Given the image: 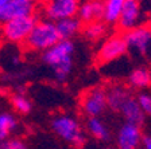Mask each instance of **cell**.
<instances>
[{"mask_svg": "<svg viewBox=\"0 0 151 149\" xmlns=\"http://www.w3.org/2000/svg\"><path fill=\"white\" fill-rule=\"evenodd\" d=\"M76 53V44L73 41H60L55 46L41 54L43 65L51 68L57 82L63 83L69 79L73 71V58Z\"/></svg>", "mask_w": 151, "mask_h": 149, "instance_id": "cell-1", "label": "cell"}, {"mask_svg": "<svg viewBox=\"0 0 151 149\" xmlns=\"http://www.w3.org/2000/svg\"><path fill=\"white\" fill-rule=\"evenodd\" d=\"M50 128L57 137L66 144L80 148L86 143L85 129L77 117L68 113L55 114L50 121Z\"/></svg>", "mask_w": 151, "mask_h": 149, "instance_id": "cell-2", "label": "cell"}, {"mask_svg": "<svg viewBox=\"0 0 151 149\" xmlns=\"http://www.w3.org/2000/svg\"><path fill=\"white\" fill-rule=\"evenodd\" d=\"M60 41L61 39L57 31L55 23L46 20V19H38L28 38L26 39L24 46L30 51L42 54L46 50L55 46Z\"/></svg>", "mask_w": 151, "mask_h": 149, "instance_id": "cell-3", "label": "cell"}, {"mask_svg": "<svg viewBox=\"0 0 151 149\" xmlns=\"http://www.w3.org/2000/svg\"><path fill=\"white\" fill-rule=\"evenodd\" d=\"M127 54L135 59L151 62V30L147 24L139 26L123 34Z\"/></svg>", "mask_w": 151, "mask_h": 149, "instance_id": "cell-4", "label": "cell"}, {"mask_svg": "<svg viewBox=\"0 0 151 149\" xmlns=\"http://www.w3.org/2000/svg\"><path fill=\"white\" fill-rule=\"evenodd\" d=\"M39 15L34 14V15L23 16V18L14 19L11 22L6 23V24L0 26V34L6 42L8 43H15V44H24L26 39L28 38L31 30L34 28L35 23L38 22Z\"/></svg>", "mask_w": 151, "mask_h": 149, "instance_id": "cell-5", "label": "cell"}, {"mask_svg": "<svg viewBox=\"0 0 151 149\" xmlns=\"http://www.w3.org/2000/svg\"><path fill=\"white\" fill-rule=\"evenodd\" d=\"M107 91L103 86H94L85 90L80 97V110L86 118L101 117L107 112Z\"/></svg>", "mask_w": 151, "mask_h": 149, "instance_id": "cell-6", "label": "cell"}, {"mask_svg": "<svg viewBox=\"0 0 151 149\" xmlns=\"http://www.w3.org/2000/svg\"><path fill=\"white\" fill-rule=\"evenodd\" d=\"M127 54V46L123 34L108 35L99 47L96 53V61L100 65H108L115 61L124 58Z\"/></svg>", "mask_w": 151, "mask_h": 149, "instance_id": "cell-7", "label": "cell"}, {"mask_svg": "<svg viewBox=\"0 0 151 149\" xmlns=\"http://www.w3.org/2000/svg\"><path fill=\"white\" fill-rule=\"evenodd\" d=\"M80 1L77 0H51L42 3L41 14L46 20L58 23L69 18H76Z\"/></svg>", "mask_w": 151, "mask_h": 149, "instance_id": "cell-8", "label": "cell"}, {"mask_svg": "<svg viewBox=\"0 0 151 149\" xmlns=\"http://www.w3.org/2000/svg\"><path fill=\"white\" fill-rule=\"evenodd\" d=\"M146 19H147V14H146L140 1H138V0H124L122 15H120V19L116 26L124 34V32L131 31L139 26L146 24Z\"/></svg>", "mask_w": 151, "mask_h": 149, "instance_id": "cell-9", "label": "cell"}, {"mask_svg": "<svg viewBox=\"0 0 151 149\" xmlns=\"http://www.w3.org/2000/svg\"><path fill=\"white\" fill-rule=\"evenodd\" d=\"M37 12V3L32 0H0V26Z\"/></svg>", "mask_w": 151, "mask_h": 149, "instance_id": "cell-10", "label": "cell"}, {"mask_svg": "<svg viewBox=\"0 0 151 149\" xmlns=\"http://www.w3.org/2000/svg\"><path fill=\"white\" fill-rule=\"evenodd\" d=\"M142 133L140 126L128 122H123L115 134L116 149H140L142 145Z\"/></svg>", "mask_w": 151, "mask_h": 149, "instance_id": "cell-11", "label": "cell"}, {"mask_svg": "<svg viewBox=\"0 0 151 149\" xmlns=\"http://www.w3.org/2000/svg\"><path fill=\"white\" fill-rule=\"evenodd\" d=\"M103 11H104V1L100 0H88L82 1L78 6L77 11V19L84 24H89L92 22L103 20Z\"/></svg>", "mask_w": 151, "mask_h": 149, "instance_id": "cell-12", "label": "cell"}, {"mask_svg": "<svg viewBox=\"0 0 151 149\" xmlns=\"http://www.w3.org/2000/svg\"><path fill=\"white\" fill-rule=\"evenodd\" d=\"M107 91L108 108L115 113H119L122 106L127 102V99L132 96L129 89L123 83H112L105 89Z\"/></svg>", "mask_w": 151, "mask_h": 149, "instance_id": "cell-13", "label": "cell"}, {"mask_svg": "<svg viewBox=\"0 0 151 149\" xmlns=\"http://www.w3.org/2000/svg\"><path fill=\"white\" fill-rule=\"evenodd\" d=\"M127 87L138 91H146L151 87V68L147 66H136L127 75Z\"/></svg>", "mask_w": 151, "mask_h": 149, "instance_id": "cell-14", "label": "cell"}, {"mask_svg": "<svg viewBox=\"0 0 151 149\" xmlns=\"http://www.w3.org/2000/svg\"><path fill=\"white\" fill-rule=\"evenodd\" d=\"M119 113L122 114V117L124 118V122H128V124H134V125H138V126H142V125H145V122H146L145 113L142 112V109L139 108V103L134 96H131L127 99V102L122 106Z\"/></svg>", "mask_w": 151, "mask_h": 149, "instance_id": "cell-15", "label": "cell"}, {"mask_svg": "<svg viewBox=\"0 0 151 149\" xmlns=\"http://www.w3.org/2000/svg\"><path fill=\"white\" fill-rule=\"evenodd\" d=\"M85 132H88L89 136H92L94 140L100 141V143H107L111 140V129L101 117L86 118Z\"/></svg>", "mask_w": 151, "mask_h": 149, "instance_id": "cell-16", "label": "cell"}, {"mask_svg": "<svg viewBox=\"0 0 151 149\" xmlns=\"http://www.w3.org/2000/svg\"><path fill=\"white\" fill-rule=\"evenodd\" d=\"M55 27L61 41H72L76 35L81 34L82 23L76 16V18H69L55 23Z\"/></svg>", "mask_w": 151, "mask_h": 149, "instance_id": "cell-17", "label": "cell"}, {"mask_svg": "<svg viewBox=\"0 0 151 149\" xmlns=\"http://www.w3.org/2000/svg\"><path fill=\"white\" fill-rule=\"evenodd\" d=\"M81 34L89 42H99L108 36V26L103 20L92 22L89 24H84L81 30Z\"/></svg>", "mask_w": 151, "mask_h": 149, "instance_id": "cell-18", "label": "cell"}, {"mask_svg": "<svg viewBox=\"0 0 151 149\" xmlns=\"http://www.w3.org/2000/svg\"><path fill=\"white\" fill-rule=\"evenodd\" d=\"M124 0H107L104 1L103 22L107 26H116L122 15Z\"/></svg>", "mask_w": 151, "mask_h": 149, "instance_id": "cell-19", "label": "cell"}, {"mask_svg": "<svg viewBox=\"0 0 151 149\" xmlns=\"http://www.w3.org/2000/svg\"><path fill=\"white\" fill-rule=\"evenodd\" d=\"M11 103L12 108L15 109L18 113L20 114H28L32 109V102L31 99L27 96H24L23 93H16L11 97Z\"/></svg>", "mask_w": 151, "mask_h": 149, "instance_id": "cell-20", "label": "cell"}, {"mask_svg": "<svg viewBox=\"0 0 151 149\" xmlns=\"http://www.w3.org/2000/svg\"><path fill=\"white\" fill-rule=\"evenodd\" d=\"M18 129V120L15 115L11 113H0V132H3L4 134L9 136V133H12Z\"/></svg>", "mask_w": 151, "mask_h": 149, "instance_id": "cell-21", "label": "cell"}, {"mask_svg": "<svg viewBox=\"0 0 151 149\" xmlns=\"http://www.w3.org/2000/svg\"><path fill=\"white\" fill-rule=\"evenodd\" d=\"M139 103V108L145 113L146 117H151V93L148 91H139L135 97Z\"/></svg>", "mask_w": 151, "mask_h": 149, "instance_id": "cell-22", "label": "cell"}, {"mask_svg": "<svg viewBox=\"0 0 151 149\" xmlns=\"http://www.w3.org/2000/svg\"><path fill=\"white\" fill-rule=\"evenodd\" d=\"M0 149H27V146L22 138L14 137V138H7V140L1 141Z\"/></svg>", "mask_w": 151, "mask_h": 149, "instance_id": "cell-23", "label": "cell"}, {"mask_svg": "<svg viewBox=\"0 0 151 149\" xmlns=\"http://www.w3.org/2000/svg\"><path fill=\"white\" fill-rule=\"evenodd\" d=\"M140 146L142 149H151V134H143Z\"/></svg>", "mask_w": 151, "mask_h": 149, "instance_id": "cell-24", "label": "cell"}, {"mask_svg": "<svg viewBox=\"0 0 151 149\" xmlns=\"http://www.w3.org/2000/svg\"><path fill=\"white\" fill-rule=\"evenodd\" d=\"M147 26L150 27V30H151V14H148V16H147Z\"/></svg>", "mask_w": 151, "mask_h": 149, "instance_id": "cell-25", "label": "cell"}, {"mask_svg": "<svg viewBox=\"0 0 151 149\" xmlns=\"http://www.w3.org/2000/svg\"><path fill=\"white\" fill-rule=\"evenodd\" d=\"M109 149H116V148H109Z\"/></svg>", "mask_w": 151, "mask_h": 149, "instance_id": "cell-26", "label": "cell"}]
</instances>
